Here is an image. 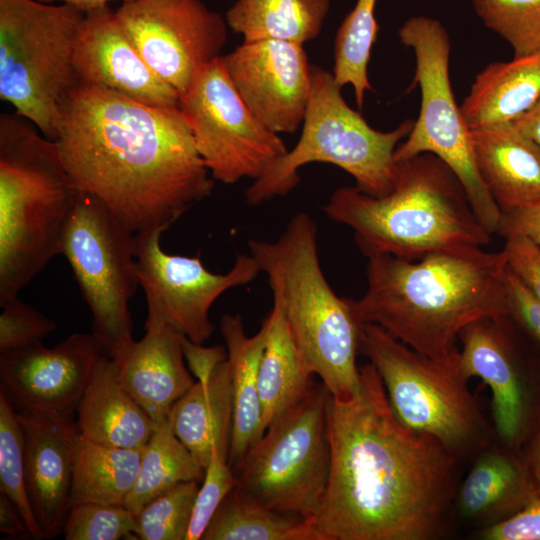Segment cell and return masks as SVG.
Wrapping results in <instances>:
<instances>
[{"instance_id": "obj_26", "label": "cell", "mask_w": 540, "mask_h": 540, "mask_svg": "<svg viewBox=\"0 0 540 540\" xmlns=\"http://www.w3.org/2000/svg\"><path fill=\"white\" fill-rule=\"evenodd\" d=\"M175 435L205 469L217 451L228 456L232 429V392L228 360L207 382L195 383L173 405Z\"/></svg>"}, {"instance_id": "obj_34", "label": "cell", "mask_w": 540, "mask_h": 540, "mask_svg": "<svg viewBox=\"0 0 540 540\" xmlns=\"http://www.w3.org/2000/svg\"><path fill=\"white\" fill-rule=\"evenodd\" d=\"M484 25L504 38L514 56L540 52V0H471Z\"/></svg>"}, {"instance_id": "obj_40", "label": "cell", "mask_w": 540, "mask_h": 540, "mask_svg": "<svg viewBox=\"0 0 540 540\" xmlns=\"http://www.w3.org/2000/svg\"><path fill=\"white\" fill-rule=\"evenodd\" d=\"M508 315L540 345V300L508 269L506 272Z\"/></svg>"}, {"instance_id": "obj_10", "label": "cell", "mask_w": 540, "mask_h": 540, "mask_svg": "<svg viewBox=\"0 0 540 540\" xmlns=\"http://www.w3.org/2000/svg\"><path fill=\"white\" fill-rule=\"evenodd\" d=\"M329 395L322 382L313 383L297 404L265 430L235 472L236 487L244 495L312 523L330 474Z\"/></svg>"}, {"instance_id": "obj_43", "label": "cell", "mask_w": 540, "mask_h": 540, "mask_svg": "<svg viewBox=\"0 0 540 540\" xmlns=\"http://www.w3.org/2000/svg\"><path fill=\"white\" fill-rule=\"evenodd\" d=\"M498 234L523 235L540 246V201L501 213Z\"/></svg>"}, {"instance_id": "obj_36", "label": "cell", "mask_w": 540, "mask_h": 540, "mask_svg": "<svg viewBox=\"0 0 540 540\" xmlns=\"http://www.w3.org/2000/svg\"><path fill=\"white\" fill-rule=\"evenodd\" d=\"M135 514L124 505L95 502L71 506L63 535L66 540H138Z\"/></svg>"}, {"instance_id": "obj_33", "label": "cell", "mask_w": 540, "mask_h": 540, "mask_svg": "<svg viewBox=\"0 0 540 540\" xmlns=\"http://www.w3.org/2000/svg\"><path fill=\"white\" fill-rule=\"evenodd\" d=\"M0 491L4 492L22 514L33 539H46L27 494L25 482L24 434L17 410L0 387Z\"/></svg>"}, {"instance_id": "obj_37", "label": "cell", "mask_w": 540, "mask_h": 540, "mask_svg": "<svg viewBox=\"0 0 540 540\" xmlns=\"http://www.w3.org/2000/svg\"><path fill=\"white\" fill-rule=\"evenodd\" d=\"M0 352L27 347L57 329L56 322L18 296L0 303Z\"/></svg>"}, {"instance_id": "obj_28", "label": "cell", "mask_w": 540, "mask_h": 540, "mask_svg": "<svg viewBox=\"0 0 540 540\" xmlns=\"http://www.w3.org/2000/svg\"><path fill=\"white\" fill-rule=\"evenodd\" d=\"M262 326L265 343L259 364L258 392L266 430L307 394L314 375L305 366L276 300Z\"/></svg>"}, {"instance_id": "obj_21", "label": "cell", "mask_w": 540, "mask_h": 540, "mask_svg": "<svg viewBox=\"0 0 540 540\" xmlns=\"http://www.w3.org/2000/svg\"><path fill=\"white\" fill-rule=\"evenodd\" d=\"M144 328L143 338L114 360L122 385L158 423L170 416L195 380L183 355L186 336L152 313H147Z\"/></svg>"}, {"instance_id": "obj_47", "label": "cell", "mask_w": 540, "mask_h": 540, "mask_svg": "<svg viewBox=\"0 0 540 540\" xmlns=\"http://www.w3.org/2000/svg\"><path fill=\"white\" fill-rule=\"evenodd\" d=\"M43 2H66L76 5L85 11L107 6L109 2L114 0H40ZM123 2H130L134 0H121Z\"/></svg>"}, {"instance_id": "obj_17", "label": "cell", "mask_w": 540, "mask_h": 540, "mask_svg": "<svg viewBox=\"0 0 540 540\" xmlns=\"http://www.w3.org/2000/svg\"><path fill=\"white\" fill-rule=\"evenodd\" d=\"M221 59L241 99L266 127L277 134L299 128L311 90L312 65L303 45L277 39L243 42Z\"/></svg>"}, {"instance_id": "obj_30", "label": "cell", "mask_w": 540, "mask_h": 540, "mask_svg": "<svg viewBox=\"0 0 540 540\" xmlns=\"http://www.w3.org/2000/svg\"><path fill=\"white\" fill-rule=\"evenodd\" d=\"M142 449L106 446L78 436L71 506L95 502L124 505L140 468Z\"/></svg>"}, {"instance_id": "obj_12", "label": "cell", "mask_w": 540, "mask_h": 540, "mask_svg": "<svg viewBox=\"0 0 540 540\" xmlns=\"http://www.w3.org/2000/svg\"><path fill=\"white\" fill-rule=\"evenodd\" d=\"M136 234L96 197L80 192L61 253L92 316L102 354L119 358L134 342L129 300L140 286Z\"/></svg>"}, {"instance_id": "obj_11", "label": "cell", "mask_w": 540, "mask_h": 540, "mask_svg": "<svg viewBox=\"0 0 540 540\" xmlns=\"http://www.w3.org/2000/svg\"><path fill=\"white\" fill-rule=\"evenodd\" d=\"M399 38L415 55L414 83L420 87L421 106L411 132L395 150V161L421 153L439 157L459 179L482 225L497 233L501 210L480 176L471 131L451 88L446 29L434 18L415 16L401 26Z\"/></svg>"}, {"instance_id": "obj_4", "label": "cell", "mask_w": 540, "mask_h": 540, "mask_svg": "<svg viewBox=\"0 0 540 540\" xmlns=\"http://www.w3.org/2000/svg\"><path fill=\"white\" fill-rule=\"evenodd\" d=\"M323 210L353 230L367 258L392 255L414 261L435 251L484 247L492 238L457 176L432 153L397 162L395 183L386 195L339 187Z\"/></svg>"}, {"instance_id": "obj_31", "label": "cell", "mask_w": 540, "mask_h": 540, "mask_svg": "<svg viewBox=\"0 0 540 540\" xmlns=\"http://www.w3.org/2000/svg\"><path fill=\"white\" fill-rule=\"evenodd\" d=\"M203 540H321L311 522L271 509L236 486L212 517Z\"/></svg>"}, {"instance_id": "obj_1", "label": "cell", "mask_w": 540, "mask_h": 540, "mask_svg": "<svg viewBox=\"0 0 540 540\" xmlns=\"http://www.w3.org/2000/svg\"><path fill=\"white\" fill-rule=\"evenodd\" d=\"M330 474L312 526L321 540H432L446 528L457 456L395 415L376 368L358 392L329 395Z\"/></svg>"}, {"instance_id": "obj_23", "label": "cell", "mask_w": 540, "mask_h": 540, "mask_svg": "<svg viewBox=\"0 0 540 540\" xmlns=\"http://www.w3.org/2000/svg\"><path fill=\"white\" fill-rule=\"evenodd\" d=\"M79 435L106 446L142 449L156 423L122 385L114 359L101 354L75 412Z\"/></svg>"}, {"instance_id": "obj_14", "label": "cell", "mask_w": 540, "mask_h": 540, "mask_svg": "<svg viewBox=\"0 0 540 540\" xmlns=\"http://www.w3.org/2000/svg\"><path fill=\"white\" fill-rule=\"evenodd\" d=\"M115 12L147 65L179 95L221 57L227 22L202 0H134Z\"/></svg>"}, {"instance_id": "obj_16", "label": "cell", "mask_w": 540, "mask_h": 540, "mask_svg": "<svg viewBox=\"0 0 540 540\" xmlns=\"http://www.w3.org/2000/svg\"><path fill=\"white\" fill-rule=\"evenodd\" d=\"M159 230L136 234L137 270L144 290L147 313L161 317L197 344L207 341L215 330L209 311L227 290L253 281L260 269L249 254H238L225 274L210 272L199 256L165 252Z\"/></svg>"}, {"instance_id": "obj_35", "label": "cell", "mask_w": 540, "mask_h": 540, "mask_svg": "<svg viewBox=\"0 0 540 540\" xmlns=\"http://www.w3.org/2000/svg\"><path fill=\"white\" fill-rule=\"evenodd\" d=\"M199 483L181 482L148 502L135 514L137 538L186 540Z\"/></svg>"}, {"instance_id": "obj_39", "label": "cell", "mask_w": 540, "mask_h": 540, "mask_svg": "<svg viewBox=\"0 0 540 540\" xmlns=\"http://www.w3.org/2000/svg\"><path fill=\"white\" fill-rule=\"evenodd\" d=\"M508 269L540 300V246L523 235L505 238Z\"/></svg>"}, {"instance_id": "obj_13", "label": "cell", "mask_w": 540, "mask_h": 540, "mask_svg": "<svg viewBox=\"0 0 540 540\" xmlns=\"http://www.w3.org/2000/svg\"><path fill=\"white\" fill-rule=\"evenodd\" d=\"M178 105L214 180H255L288 151L243 102L221 57L196 76Z\"/></svg>"}, {"instance_id": "obj_22", "label": "cell", "mask_w": 540, "mask_h": 540, "mask_svg": "<svg viewBox=\"0 0 540 540\" xmlns=\"http://www.w3.org/2000/svg\"><path fill=\"white\" fill-rule=\"evenodd\" d=\"M470 131L478 171L501 213L540 201V147L512 122Z\"/></svg>"}, {"instance_id": "obj_24", "label": "cell", "mask_w": 540, "mask_h": 540, "mask_svg": "<svg viewBox=\"0 0 540 540\" xmlns=\"http://www.w3.org/2000/svg\"><path fill=\"white\" fill-rule=\"evenodd\" d=\"M536 494L523 456L504 446L481 450L456 502L464 518L488 527L520 511Z\"/></svg>"}, {"instance_id": "obj_45", "label": "cell", "mask_w": 540, "mask_h": 540, "mask_svg": "<svg viewBox=\"0 0 540 540\" xmlns=\"http://www.w3.org/2000/svg\"><path fill=\"white\" fill-rule=\"evenodd\" d=\"M526 445L528 448L522 456L535 491L540 495V427Z\"/></svg>"}, {"instance_id": "obj_25", "label": "cell", "mask_w": 540, "mask_h": 540, "mask_svg": "<svg viewBox=\"0 0 540 540\" xmlns=\"http://www.w3.org/2000/svg\"><path fill=\"white\" fill-rule=\"evenodd\" d=\"M220 332L227 349L232 392V429L227 462L235 474L248 450L265 432L258 392L265 329L261 325L255 335L248 336L240 314H225L220 319Z\"/></svg>"}, {"instance_id": "obj_9", "label": "cell", "mask_w": 540, "mask_h": 540, "mask_svg": "<svg viewBox=\"0 0 540 540\" xmlns=\"http://www.w3.org/2000/svg\"><path fill=\"white\" fill-rule=\"evenodd\" d=\"M359 353L376 368L405 426L437 438L456 456L488 445L490 428L460 369L459 356L435 360L371 323L362 324Z\"/></svg>"}, {"instance_id": "obj_15", "label": "cell", "mask_w": 540, "mask_h": 540, "mask_svg": "<svg viewBox=\"0 0 540 540\" xmlns=\"http://www.w3.org/2000/svg\"><path fill=\"white\" fill-rule=\"evenodd\" d=\"M521 330L508 315L486 317L459 335L460 369L490 388L495 433L504 446L520 452L540 427V384L523 352Z\"/></svg>"}, {"instance_id": "obj_20", "label": "cell", "mask_w": 540, "mask_h": 540, "mask_svg": "<svg viewBox=\"0 0 540 540\" xmlns=\"http://www.w3.org/2000/svg\"><path fill=\"white\" fill-rule=\"evenodd\" d=\"M24 434L25 482L46 539L58 537L71 508L79 432L75 414L17 411Z\"/></svg>"}, {"instance_id": "obj_2", "label": "cell", "mask_w": 540, "mask_h": 540, "mask_svg": "<svg viewBox=\"0 0 540 540\" xmlns=\"http://www.w3.org/2000/svg\"><path fill=\"white\" fill-rule=\"evenodd\" d=\"M54 141L78 191L135 234L166 231L214 187L179 105L77 83L61 102Z\"/></svg>"}, {"instance_id": "obj_3", "label": "cell", "mask_w": 540, "mask_h": 540, "mask_svg": "<svg viewBox=\"0 0 540 540\" xmlns=\"http://www.w3.org/2000/svg\"><path fill=\"white\" fill-rule=\"evenodd\" d=\"M507 257L478 246L435 251L411 261L368 258L367 288L353 310L362 324L380 326L430 358L459 356L461 331L474 321L508 313Z\"/></svg>"}, {"instance_id": "obj_41", "label": "cell", "mask_w": 540, "mask_h": 540, "mask_svg": "<svg viewBox=\"0 0 540 540\" xmlns=\"http://www.w3.org/2000/svg\"><path fill=\"white\" fill-rule=\"evenodd\" d=\"M479 536L484 540H540V495L511 517L484 528Z\"/></svg>"}, {"instance_id": "obj_5", "label": "cell", "mask_w": 540, "mask_h": 540, "mask_svg": "<svg viewBox=\"0 0 540 540\" xmlns=\"http://www.w3.org/2000/svg\"><path fill=\"white\" fill-rule=\"evenodd\" d=\"M248 248L268 277L305 366L332 397L352 398L360 385L362 323L352 300L339 297L323 274L315 221L298 212L275 241L251 239Z\"/></svg>"}, {"instance_id": "obj_46", "label": "cell", "mask_w": 540, "mask_h": 540, "mask_svg": "<svg viewBox=\"0 0 540 540\" xmlns=\"http://www.w3.org/2000/svg\"><path fill=\"white\" fill-rule=\"evenodd\" d=\"M512 123L540 147V99Z\"/></svg>"}, {"instance_id": "obj_6", "label": "cell", "mask_w": 540, "mask_h": 540, "mask_svg": "<svg viewBox=\"0 0 540 540\" xmlns=\"http://www.w3.org/2000/svg\"><path fill=\"white\" fill-rule=\"evenodd\" d=\"M80 192L54 140L18 114L0 115V303L61 253Z\"/></svg>"}, {"instance_id": "obj_44", "label": "cell", "mask_w": 540, "mask_h": 540, "mask_svg": "<svg viewBox=\"0 0 540 540\" xmlns=\"http://www.w3.org/2000/svg\"><path fill=\"white\" fill-rule=\"evenodd\" d=\"M0 532L4 535L19 536L28 533L26 522L15 503L0 491Z\"/></svg>"}, {"instance_id": "obj_29", "label": "cell", "mask_w": 540, "mask_h": 540, "mask_svg": "<svg viewBox=\"0 0 540 540\" xmlns=\"http://www.w3.org/2000/svg\"><path fill=\"white\" fill-rule=\"evenodd\" d=\"M330 0H236L227 25L243 42L277 39L303 45L318 37Z\"/></svg>"}, {"instance_id": "obj_32", "label": "cell", "mask_w": 540, "mask_h": 540, "mask_svg": "<svg viewBox=\"0 0 540 540\" xmlns=\"http://www.w3.org/2000/svg\"><path fill=\"white\" fill-rule=\"evenodd\" d=\"M205 469L175 435L170 416L156 423L142 448L138 475L124 506L137 514L148 502L174 487L195 480L203 481Z\"/></svg>"}, {"instance_id": "obj_38", "label": "cell", "mask_w": 540, "mask_h": 540, "mask_svg": "<svg viewBox=\"0 0 540 540\" xmlns=\"http://www.w3.org/2000/svg\"><path fill=\"white\" fill-rule=\"evenodd\" d=\"M236 484V476L227 458L213 452L196 496L186 540L202 539L218 507Z\"/></svg>"}, {"instance_id": "obj_8", "label": "cell", "mask_w": 540, "mask_h": 540, "mask_svg": "<svg viewBox=\"0 0 540 540\" xmlns=\"http://www.w3.org/2000/svg\"><path fill=\"white\" fill-rule=\"evenodd\" d=\"M86 11L66 2L0 0V99L45 137L77 84L74 50Z\"/></svg>"}, {"instance_id": "obj_7", "label": "cell", "mask_w": 540, "mask_h": 540, "mask_svg": "<svg viewBox=\"0 0 540 540\" xmlns=\"http://www.w3.org/2000/svg\"><path fill=\"white\" fill-rule=\"evenodd\" d=\"M329 71L311 66V90L302 123V133L293 149L247 188L248 204L257 206L287 195L300 180L298 171L312 162L333 164L356 181L361 191L376 197L394 186L397 162L394 153L411 132L406 120L392 131L372 128L360 113L347 105Z\"/></svg>"}, {"instance_id": "obj_42", "label": "cell", "mask_w": 540, "mask_h": 540, "mask_svg": "<svg viewBox=\"0 0 540 540\" xmlns=\"http://www.w3.org/2000/svg\"><path fill=\"white\" fill-rule=\"evenodd\" d=\"M184 359L196 381L207 382L216 368L227 359L224 346L204 347L184 337L182 342Z\"/></svg>"}, {"instance_id": "obj_27", "label": "cell", "mask_w": 540, "mask_h": 540, "mask_svg": "<svg viewBox=\"0 0 540 540\" xmlns=\"http://www.w3.org/2000/svg\"><path fill=\"white\" fill-rule=\"evenodd\" d=\"M540 99V52L485 67L460 106L470 129L513 122Z\"/></svg>"}, {"instance_id": "obj_19", "label": "cell", "mask_w": 540, "mask_h": 540, "mask_svg": "<svg viewBox=\"0 0 540 540\" xmlns=\"http://www.w3.org/2000/svg\"><path fill=\"white\" fill-rule=\"evenodd\" d=\"M73 62L77 83L109 89L148 105L179 104V93L147 65L109 5L86 11Z\"/></svg>"}, {"instance_id": "obj_18", "label": "cell", "mask_w": 540, "mask_h": 540, "mask_svg": "<svg viewBox=\"0 0 540 540\" xmlns=\"http://www.w3.org/2000/svg\"><path fill=\"white\" fill-rule=\"evenodd\" d=\"M101 354L91 333L2 351L0 387L17 411L75 414Z\"/></svg>"}]
</instances>
